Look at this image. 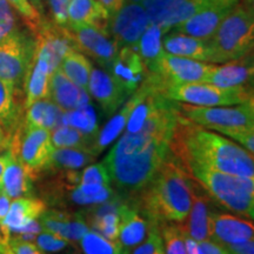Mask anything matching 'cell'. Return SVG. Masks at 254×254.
<instances>
[{
	"mask_svg": "<svg viewBox=\"0 0 254 254\" xmlns=\"http://www.w3.org/2000/svg\"><path fill=\"white\" fill-rule=\"evenodd\" d=\"M179 114L177 101L160 92L141 128L125 132L111 148L103 163L119 193L134 198L151 182L170 157Z\"/></svg>",
	"mask_w": 254,
	"mask_h": 254,
	"instance_id": "cell-1",
	"label": "cell"
},
{
	"mask_svg": "<svg viewBox=\"0 0 254 254\" xmlns=\"http://www.w3.org/2000/svg\"><path fill=\"white\" fill-rule=\"evenodd\" d=\"M180 165L196 164L211 170L254 179L253 154L222 134L196 125L182 113L171 140Z\"/></svg>",
	"mask_w": 254,
	"mask_h": 254,
	"instance_id": "cell-2",
	"label": "cell"
},
{
	"mask_svg": "<svg viewBox=\"0 0 254 254\" xmlns=\"http://www.w3.org/2000/svg\"><path fill=\"white\" fill-rule=\"evenodd\" d=\"M139 209L148 221L182 224L192 205L189 174L171 152L151 182L138 193Z\"/></svg>",
	"mask_w": 254,
	"mask_h": 254,
	"instance_id": "cell-3",
	"label": "cell"
},
{
	"mask_svg": "<svg viewBox=\"0 0 254 254\" xmlns=\"http://www.w3.org/2000/svg\"><path fill=\"white\" fill-rule=\"evenodd\" d=\"M211 64H224L250 55L254 43L252 0H240L208 39Z\"/></svg>",
	"mask_w": 254,
	"mask_h": 254,
	"instance_id": "cell-4",
	"label": "cell"
},
{
	"mask_svg": "<svg viewBox=\"0 0 254 254\" xmlns=\"http://www.w3.org/2000/svg\"><path fill=\"white\" fill-rule=\"evenodd\" d=\"M182 166L202 186L211 199L234 213L252 220L254 217V179L219 172L196 164Z\"/></svg>",
	"mask_w": 254,
	"mask_h": 254,
	"instance_id": "cell-5",
	"label": "cell"
},
{
	"mask_svg": "<svg viewBox=\"0 0 254 254\" xmlns=\"http://www.w3.org/2000/svg\"><path fill=\"white\" fill-rule=\"evenodd\" d=\"M178 107L190 122L228 138L244 129L254 128V98L233 106L202 107L178 103Z\"/></svg>",
	"mask_w": 254,
	"mask_h": 254,
	"instance_id": "cell-6",
	"label": "cell"
},
{
	"mask_svg": "<svg viewBox=\"0 0 254 254\" xmlns=\"http://www.w3.org/2000/svg\"><path fill=\"white\" fill-rule=\"evenodd\" d=\"M36 53V39L30 31L17 28L0 40V79L20 97ZM21 98V97H20Z\"/></svg>",
	"mask_w": 254,
	"mask_h": 254,
	"instance_id": "cell-7",
	"label": "cell"
},
{
	"mask_svg": "<svg viewBox=\"0 0 254 254\" xmlns=\"http://www.w3.org/2000/svg\"><path fill=\"white\" fill-rule=\"evenodd\" d=\"M168 99L193 105V106L215 107L233 106L253 99L251 87H219L208 82H187L170 86L161 92Z\"/></svg>",
	"mask_w": 254,
	"mask_h": 254,
	"instance_id": "cell-8",
	"label": "cell"
},
{
	"mask_svg": "<svg viewBox=\"0 0 254 254\" xmlns=\"http://www.w3.org/2000/svg\"><path fill=\"white\" fill-rule=\"evenodd\" d=\"M213 64L198 62L164 52L153 78H146L150 84L163 92L165 88L187 82H205Z\"/></svg>",
	"mask_w": 254,
	"mask_h": 254,
	"instance_id": "cell-9",
	"label": "cell"
},
{
	"mask_svg": "<svg viewBox=\"0 0 254 254\" xmlns=\"http://www.w3.org/2000/svg\"><path fill=\"white\" fill-rule=\"evenodd\" d=\"M151 25V19L141 4L125 1L111 15L109 36L117 47H136L144 32Z\"/></svg>",
	"mask_w": 254,
	"mask_h": 254,
	"instance_id": "cell-10",
	"label": "cell"
},
{
	"mask_svg": "<svg viewBox=\"0 0 254 254\" xmlns=\"http://www.w3.org/2000/svg\"><path fill=\"white\" fill-rule=\"evenodd\" d=\"M12 144L17 148L21 163L33 178L36 174L49 170L55 146L51 139V131L40 127H25L21 139L13 138Z\"/></svg>",
	"mask_w": 254,
	"mask_h": 254,
	"instance_id": "cell-11",
	"label": "cell"
},
{
	"mask_svg": "<svg viewBox=\"0 0 254 254\" xmlns=\"http://www.w3.org/2000/svg\"><path fill=\"white\" fill-rule=\"evenodd\" d=\"M64 30L75 50L95 60L103 68L109 69L119 50L112 38L98 28L84 24H69Z\"/></svg>",
	"mask_w": 254,
	"mask_h": 254,
	"instance_id": "cell-12",
	"label": "cell"
},
{
	"mask_svg": "<svg viewBox=\"0 0 254 254\" xmlns=\"http://www.w3.org/2000/svg\"><path fill=\"white\" fill-rule=\"evenodd\" d=\"M213 0H144L141 5L147 12L151 23L170 32L176 25L205 8Z\"/></svg>",
	"mask_w": 254,
	"mask_h": 254,
	"instance_id": "cell-13",
	"label": "cell"
},
{
	"mask_svg": "<svg viewBox=\"0 0 254 254\" xmlns=\"http://www.w3.org/2000/svg\"><path fill=\"white\" fill-rule=\"evenodd\" d=\"M240 0H213L205 8L178 24L171 31L208 40Z\"/></svg>",
	"mask_w": 254,
	"mask_h": 254,
	"instance_id": "cell-14",
	"label": "cell"
},
{
	"mask_svg": "<svg viewBox=\"0 0 254 254\" xmlns=\"http://www.w3.org/2000/svg\"><path fill=\"white\" fill-rule=\"evenodd\" d=\"M189 185L192 194V205L186 220L178 225L185 237L192 238L195 241L209 239L208 215L211 212V196L190 174H189Z\"/></svg>",
	"mask_w": 254,
	"mask_h": 254,
	"instance_id": "cell-15",
	"label": "cell"
},
{
	"mask_svg": "<svg viewBox=\"0 0 254 254\" xmlns=\"http://www.w3.org/2000/svg\"><path fill=\"white\" fill-rule=\"evenodd\" d=\"M87 92L109 116L116 113L129 97L119 81L110 72L101 68L92 69Z\"/></svg>",
	"mask_w": 254,
	"mask_h": 254,
	"instance_id": "cell-16",
	"label": "cell"
},
{
	"mask_svg": "<svg viewBox=\"0 0 254 254\" xmlns=\"http://www.w3.org/2000/svg\"><path fill=\"white\" fill-rule=\"evenodd\" d=\"M119 234L117 241L127 254L141 244L148 233L150 222L139 209L136 196L128 198L119 209Z\"/></svg>",
	"mask_w": 254,
	"mask_h": 254,
	"instance_id": "cell-17",
	"label": "cell"
},
{
	"mask_svg": "<svg viewBox=\"0 0 254 254\" xmlns=\"http://www.w3.org/2000/svg\"><path fill=\"white\" fill-rule=\"evenodd\" d=\"M208 233L209 239L225 246L253 239L254 227L252 220L211 211L208 215Z\"/></svg>",
	"mask_w": 254,
	"mask_h": 254,
	"instance_id": "cell-18",
	"label": "cell"
},
{
	"mask_svg": "<svg viewBox=\"0 0 254 254\" xmlns=\"http://www.w3.org/2000/svg\"><path fill=\"white\" fill-rule=\"evenodd\" d=\"M109 72L129 95L134 93L147 78L145 65L135 47L119 49L110 65Z\"/></svg>",
	"mask_w": 254,
	"mask_h": 254,
	"instance_id": "cell-19",
	"label": "cell"
},
{
	"mask_svg": "<svg viewBox=\"0 0 254 254\" xmlns=\"http://www.w3.org/2000/svg\"><path fill=\"white\" fill-rule=\"evenodd\" d=\"M45 209L46 205L43 200L31 195L12 200L7 214L0 222V230L8 239L13 234H18L31 222L38 220Z\"/></svg>",
	"mask_w": 254,
	"mask_h": 254,
	"instance_id": "cell-20",
	"label": "cell"
},
{
	"mask_svg": "<svg viewBox=\"0 0 254 254\" xmlns=\"http://www.w3.org/2000/svg\"><path fill=\"white\" fill-rule=\"evenodd\" d=\"M253 59L247 55L240 59L221 64L220 66L213 64L205 82L225 88L251 87L250 82L253 80Z\"/></svg>",
	"mask_w": 254,
	"mask_h": 254,
	"instance_id": "cell-21",
	"label": "cell"
},
{
	"mask_svg": "<svg viewBox=\"0 0 254 254\" xmlns=\"http://www.w3.org/2000/svg\"><path fill=\"white\" fill-rule=\"evenodd\" d=\"M43 230L52 232L57 236L72 241H79L90 230L82 213H69L58 209H45L38 219Z\"/></svg>",
	"mask_w": 254,
	"mask_h": 254,
	"instance_id": "cell-22",
	"label": "cell"
},
{
	"mask_svg": "<svg viewBox=\"0 0 254 254\" xmlns=\"http://www.w3.org/2000/svg\"><path fill=\"white\" fill-rule=\"evenodd\" d=\"M49 99L64 112H67L90 103V95L87 91L69 80L58 67L51 74Z\"/></svg>",
	"mask_w": 254,
	"mask_h": 254,
	"instance_id": "cell-23",
	"label": "cell"
},
{
	"mask_svg": "<svg viewBox=\"0 0 254 254\" xmlns=\"http://www.w3.org/2000/svg\"><path fill=\"white\" fill-rule=\"evenodd\" d=\"M141 95V87H139L134 93L129 95V99L125 101V104L118 110L114 116L107 122L103 128L99 129L97 136L94 138L93 144H92L90 152L92 155H94L95 158L99 155L101 152L106 150L111 144H113V141H116L117 139L122 135L124 129L126 128L127 122H128L129 116H131L132 110L134 109V106L138 103L139 98Z\"/></svg>",
	"mask_w": 254,
	"mask_h": 254,
	"instance_id": "cell-24",
	"label": "cell"
},
{
	"mask_svg": "<svg viewBox=\"0 0 254 254\" xmlns=\"http://www.w3.org/2000/svg\"><path fill=\"white\" fill-rule=\"evenodd\" d=\"M7 153V164L1 177V190L11 200L31 195L32 177L21 163L17 148L12 142Z\"/></svg>",
	"mask_w": 254,
	"mask_h": 254,
	"instance_id": "cell-25",
	"label": "cell"
},
{
	"mask_svg": "<svg viewBox=\"0 0 254 254\" xmlns=\"http://www.w3.org/2000/svg\"><path fill=\"white\" fill-rule=\"evenodd\" d=\"M163 49L170 55L211 64L208 40L172 31L164 34Z\"/></svg>",
	"mask_w": 254,
	"mask_h": 254,
	"instance_id": "cell-26",
	"label": "cell"
},
{
	"mask_svg": "<svg viewBox=\"0 0 254 254\" xmlns=\"http://www.w3.org/2000/svg\"><path fill=\"white\" fill-rule=\"evenodd\" d=\"M53 71L45 57L34 53L24 86V106L27 109L38 100L49 99L50 78Z\"/></svg>",
	"mask_w": 254,
	"mask_h": 254,
	"instance_id": "cell-27",
	"label": "cell"
},
{
	"mask_svg": "<svg viewBox=\"0 0 254 254\" xmlns=\"http://www.w3.org/2000/svg\"><path fill=\"white\" fill-rule=\"evenodd\" d=\"M67 13L69 24L90 25L109 36L111 14L97 0H69Z\"/></svg>",
	"mask_w": 254,
	"mask_h": 254,
	"instance_id": "cell-28",
	"label": "cell"
},
{
	"mask_svg": "<svg viewBox=\"0 0 254 254\" xmlns=\"http://www.w3.org/2000/svg\"><path fill=\"white\" fill-rule=\"evenodd\" d=\"M164 34H166V31L163 27L151 23L135 47L145 65L147 78L155 77L158 72L159 63L165 52L163 49Z\"/></svg>",
	"mask_w": 254,
	"mask_h": 254,
	"instance_id": "cell-29",
	"label": "cell"
},
{
	"mask_svg": "<svg viewBox=\"0 0 254 254\" xmlns=\"http://www.w3.org/2000/svg\"><path fill=\"white\" fill-rule=\"evenodd\" d=\"M64 111L50 99L38 100L26 109L25 127H40L53 131L62 125Z\"/></svg>",
	"mask_w": 254,
	"mask_h": 254,
	"instance_id": "cell-30",
	"label": "cell"
},
{
	"mask_svg": "<svg viewBox=\"0 0 254 254\" xmlns=\"http://www.w3.org/2000/svg\"><path fill=\"white\" fill-rule=\"evenodd\" d=\"M20 97L0 79V126L5 134L13 135L20 123Z\"/></svg>",
	"mask_w": 254,
	"mask_h": 254,
	"instance_id": "cell-31",
	"label": "cell"
},
{
	"mask_svg": "<svg viewBox=\"0 0 254 254\" xmlns=\"http://www.w3.org/2000/svg\"><path fill=\"white\" fill-rule=\"evenodd\" d=\"M59 68L69 80H72L82 90L87 91L88 80L93 69L91 60L87 58V56H85L80 51L73 49L64 57Z\"/></svg>",
	"mask_w": 254,
	"mask_h": 254,
	"instance_id": "cell-32",
	"label": "cell"
},
{
	"mask_svg": "<svg viewBox=\"0 0 254 254\" xmlns=\"http://www.w3.org/2000/svg\"><path fill=\"white\" fill-rule=\"evenodd\" d=\"M95 157L91 154L90 151L81 148H55L49 166L56 170H78L86 166Z\"/></svg>",
	"mask_w": 254,
	"mask_h": 254,
	"instance_id": "cell-33",
	"label": "cell"
},
{
	"mask_svg": "<svg viewBox=\"0 0 254 254\" xmlns=\"http://www.w3.org/2000/svg\"><path fill=\"white\" fill-rule=\"evenodd\" d=\"M62 125L74 127L84 134L91 136L93 140L100 129L99 126H98L94 109L91 106L90 103L79 107V109L64 112Z\"/></svg>",
	"mask_w": 254,
	"mask_h": 254,
	"instance_id": "cell-34",
	"label": "cell"
},
{
	"mask_svg": "<svg viewBox=\"0 0 254 254\" xmlns=\"http://www.w3.org/2000/svg\"><path fill=\"white\" fill-rule=\"evenodd\" d=\"M55 148H81L90 151L93 139L68 125H60L51 131Z\"/></svg>",
	"mask_w": 254,
	"mask_h": 254,
	"instance_id": "cell-35",
	"label": "cell"
},
{
	"mask_svg": "<svg viewBox=\"0 0 254 254\" xmlns=\"http://www.w3.org/2000/svg\"><path fill=\"white\" fill-rule=\"evenodd\" d=\"M82 254H127L118 241L110 240L94 230H88L79 240Z\"/></svg>",
	"mask_w": 254,
	"mask_h": 254,
	"instance_id": "cell-36",
	"label": "cell"
},
{
	"mask_svg": "<svg viewBox=\"0 0 254 254\" xmlns=\"http://www.w3.org/2000/svg\"><path fill=\"white\" fill-rule=\"evenodd\" d=\"M159 232L164 244L165 254H189L186 249L185 236L176 222L159 224Z\"/></svg>",
	"mask_w": 254,
	"mask_h": 254,
	"instance_id": "cell-37",
	"label": "cell"
},
{
	"mask_svg": "<svg viewBox=\"0 0 254 254\" xmlns=\"http://www.w3.org/2000/svg\"><path fill=\"white\" fill-rule=\"evenodd\" d=\"M6 1L12 6L15 13L20 15L25 26L33 34L43 21V14L37 11V8L31 4L30 0H6Z\"/></svg>",
	"mask_w": 254,
	"mask_h": 254,
	"instance_id": "cell-38",
	"label": "cell"
},
{
	"mask_svg": "<svg viewBox=\"0 0 254 254\" xmlns=\"http://www.w3.org/2000/svg\"><path fill=\"white\" fill-rule=\"evenodd\" d=\"M129 254H165L163 239H161L158 225L150 222L146 239L134 247Z\"/></svg>",
	"mask_w": 254,
	"mask_h": 254,
	"instance_id": "cell-39",
	"label": "cell"
},
{
	"mask_svg": "<svg viewBox=\"0 0 254 254\" xmlns=\"http://www.w3.org/2000/svg\"><path fill=\"white\" fill-rule=\"evenodd\" d=\"M34 244L45 253H57L65 250L69 245V241L57 236L52 232L41 230L34 238Z\"/></svg>",
	"mask_w": 254,
	"mask_h": 254,
	"instance_id": "cell-40",
	"label": "cell"
},
{
	"mask_svg": "<svg viewBox=\"0 0 254 254\" xmlns=\"http://www.w3.org/2000/svg\"><path fill=\"white\" fill-rule=\"evenodd\" d=\"M79 184H95V185L111 186V177L109 170L104 163L90 165L82 171Z\"/></svg>",
	"mask_w": 254,
	"mask_h": 254,
	"instance_id": "cell-41",
	"label": "cell"
},
{
	"mask_svg": "<svg viewBox=\"0 0 254 254\" xmlns=\"http://www.w3.org/2000/svg\"><path fill=\"white\" fill-rule=\"evenodd\" d=\"M17 28V13L6 0H0V40Z\"/></svg>",
	"mask_w": 254,
	"mask_h": 254,
	"instance_id": "cell-42",
	"label": "cell"
},
{
	"mask_svg": "<svg viewBox=\"0 0 254 254\" xmlns=\"http://www.w3.org/2000/svg\"><path fill=\"white\" fill-rule=\"evenodd\" d=\"M6 246L9 254H45L33 241L21 239L18 236L9 237Z\"/></svg>",
	"mask_w": 254,
	"mask_h": 254,
	"instance_id": "cell-43",
	"label": "cell"
},
{
	"mask_svg": "<svg viewBox=\"0 0 254 254\" xmlns=\"http://www.w3.org/2000/svg\"><path fill=\"white\" fill-rule=\"evenodd\" d=\"M50 6L51 20L62 28H66L69 25L68 20V2L69 0H47Z\"/></svg>",
	"mask_w": 254,
	"mask_h": 254,
	"instance_id": "cell-44",
	"label": "cell"
},
{
	"mask_svg": "<svg viewBox=\"0 0 254 254\" xmlns=\"http://www.w3.org/2000/svg\"><path fill=\"white\" fill-rule=\"evenodd\" d=\"M227 254H253L254 253V244L253 239L244 241L239 244H231V245H225Z\"/></svg>",
	"mask_w": 254,
	"mask_h": 254,
	"instance_id": "cell-45",
	"label": "cell"
},
{
	"mask_svg": "<svg viewBox=\"0 0 254 254\" xmlns=\"http://www.w3.org/2000/svg\"><path fill=\"white\" fill-rule=\"evenodd\" d=\"M198 245L204 254H227L224 246L211 239L198 241Z\"/></svg>",
	"mask_w": 254,
	"mask_h": 254,
	"instance_id": "cell-46",
	"label": "cell"
},
{
	"mask_svg": "<svg viewBox=\"0 0 254 254\" xmlns=\"http://www.w3.org/2000/svg\"><path fill=\"white\" fill-rule=\"evenodd\" d=\"M97 1L112 15L125 4L126 0H97Z\"/></svg>",
	"mask_w": 254,
	"mask_h": 254,
	"instance_id": "cell-47",
	"label": "cell"
},
{
	"mask_svg": "<svg viewBox=\"0 0 254 254\" xmlns=\"http://www.w3.org/2000/svg\"><path fill=\"white\" fill-rule=\"evenodd\" d=\"M11 202L12 200L1 190V192H0V222L4 220L6 214H7Z\"/></svg>",
	"mask_w": 254,
	"mask_h": 254,
	"instance_id": "cell-48",
	"label": "cell"
},
{
	"mask_svg": "<svg viewBox=\"0 0 254 254\" xmlns=\"http://www.w3.org/2000/svg\"><path fill=\"white\" fill-rule=\"evenodd\" d=\"M7 159H8L7 151H6L5 153L0 154V182H1L2 173H4V170H5V167H6V164H7Z\"/></svg>",
	"mask_w": 254,
	"mask_h": 254,
	"instance_id": "cell-49",
	"label": "cell"
},
{
	"mask_svg": "<svg viewBox=\"0 0 254 254\" xmlns=\"http://www.w3.org/2000/svg\"><path fill=\"white\" fill-rule=\"evenodd\" d=\"M30 1H31V4L37 8V11L40 12V13L43 14V11H44V0H30Z\"/></svg>",
	"mask_w": 254,
	"mask_h": 254,
	"instance_id": "cell-50",
	"label": "cell"
},
{
	"mask_svg": "<svg viewBox=\"0 0 254 254\" xmlns=\"http://www.w3.org/2000/svg\"><path fill=\"white\" fill-rule=\"evenodd\" d=\"M5 142H6V139H5V133L2 131V128L0 127V150H1L2 147L5 146Z\"/></svg>",
	"mask_w": 254,
	"mask_h": 254,
	"instance_id": "cell-51",
	"label": "cell"
},
{
	"mask_svg": "<svg viewBox=\"0 0 254 254\" xmlns=\"http://www.w3.org/2000/svg\"><path fill=\"white\" fill-rule=\"evenodd\" d=\"M7 238H6L4 234H2V232H1V230H0V246L1 245H5L6 243H7Z\"/></svg>",
	"mask_w": 254,
	"mask_h": 254,
	"instance_id": "cell-52",
	"label": "cell"
},
{
	"mask_svg": "<svg viewBox=\"0 0 254 254\" xmlns=\"http://www.w3.org/2000/svg\"><path fill=\"white\" fill-rule=\"evenodd\" d=\"M0 254H9L8 253V250H7V246H6V244H5V245L0 246Z\"/></svg>",
	"mask_w": 254,
	"mask_h": 254,
	"instance_id": "cell-53",
	"label": "cell"
},
{
	"mask_svg": "<svg viewBox=\"0 0 254 254\" xmlns=\"http://www.w3.org/2000/svg\"><path fill=\"white\" fill-rule=\"evenodd\" d=\"M127 1H128V2H135V4H141L144 0H127Z\"/></svg>",
	"mask_w": 254,
	"mask_h": 254,
	"instance_id": "cell-54",
	"label": "cell"
},
{
	"mask_svg": "<svg viewBox=\"0 0 254 254\" xmlns=\"http://www.w3.org/2000/svg\"><path fill=\"white\" fill-rule=\"evenodd\" d=\"M0 192H1V182H0Z\"/></svg>",
	"mask_w": 254,
	"mask_h": 254,
	"instance_id": "cell-55",
	"label": "cell"
},
{
	"mask_svg": "<svg viewBox=\"0 0 254 254\" xmlns=\"http://www.w3.org/2000/svg\"><path fill=\"white\" fill-rule=\"evenodd\" d=\"M0 127H1V126H0Z\"/></svg>",
	"mask_w": 254,
	"mask_h": 254,
	"instance_id": "cell-56",
	"label": "cell"
}]
</instances>
